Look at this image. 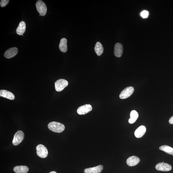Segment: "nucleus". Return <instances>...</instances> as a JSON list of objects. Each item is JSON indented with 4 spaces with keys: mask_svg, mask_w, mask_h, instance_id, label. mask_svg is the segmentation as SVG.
<instances>
[{
    "mask_svg": "<svg viewBox=\"0 0 173 173\" xmlns=\"http://www.w3.org/2000/svg\"><path fill=\"white\" fill-rule=\"evenodd\" d=\"M67 42H68V41L66 38H62L61 40L59 45V48L61 52L65 53L67 51V50H68Z\"/></svg>",
    "mask_w": 173,
    "mask_h": 173,
    "instance_id": "obj_17",
    "label": "nucleus"
},
{
    "mask_svg": "<svg viewBox=\"0 0 173 173\" xmlns=\"http://www.w3.org/2000/svg\"><path fill=\"white\" fill-rule=\"evenodd\" d=\"M18 49L16 47H12L8 49L5 52L4 57L7 59L12 58L18 54Z\"/></svg>",
    "mask_w": 173,
    "mask_h": 173,
    "instance_id": "obj_9",
    "label": "nucleus"
},
{
    "mask_svg": "<svg viewBox=\"0 0 173 173\" xmlns=\"http://www.w3.org/2000/svg\"><path fill=\"white\" fill-rule=\"evenodd\" d=\"M169 122L170 124H173V116L169 119Z\"/></svg>",
    "mask_w": 173,
    "mask_h": 173,
    "instance_id": "obj_23",
    "label": "nucleus"
},
{
    "mask_svg": "<svg viewBox=\"0 0 173 173\" xmlns=\"http://www.w3.org/2000/svg\"><path fill=\"white\" fill-rule=\"evenodd\" d=\"M94 49L96 54L98 56H100L102 55L104 50L102 45L99 42L96 43L95 47Z\"/></svg>",
    "mask_w": 173,
    "mask_h": 173,
    "instance_id": "obj_18",
    "label": "nucleus"
},
{
    "mask_svg": "<svg viewBox=\"0 0 173 173\" xmlns=\"http://www.w3.org/2000/svg\"><path fill=\"white\" fill-rule=\"evenodd\" d=\"M159 149L167 154L173 155V148L167 145H163L159 147Z\"/></svg>",
    "mask_w": 173,
    "mask_h": 173,
    "instance_id": "obj_20",
    "label": "nucleus"
},
{
    "mask_svg": "<svg viewBox=\"0 0 173 173\" xmlns=\"http://www.w3.org/2000/svg\"><path fill=\"white\" fill-rule=\"evenodd\" d=\"M140 161V159L138 157L136 156H132L127 159L126 163L128 166H134L137 165Z\"/></svg>",
    "mask_w": 173,
    "mask_h": 173,
    "instance_id": "obj_11",
    "label": "nucleus"
},
{
    "mask_svg": "<svg viewBox=\"0 0 173 173\" xmlns=\"http://www.w3.org/2000/svg\"><path fill=\"white\" fill-rule=\"evenodd\" d=\"M24 134L21 130H18L14 136L12 143L14 145L17 146L23 141L24 138Z\"/></svg>",
    "mask_w": 173,
    "mask_h": 173,
    "instance_id": "obj_5",
    "label": "nucleus"
},
{
    "mask_svg": "<svg viewBox=\"0 0 173 173\" xmlns=\"http://www.w3.org/2000/svg\"><path fill=\"white\" fill-rule=\"evenodd\" d=\"M14 171L16 173H27L29 169L26 166H18L14 168Z\"/></svg>",
    "mask_w": 173,
    "mask_h": 173,
    "instance_id": "obj_16",
    "label": "nucleus"
},
{
    "mask_svg": "<svg viewBox=\"0 0 173 173\" xmlns=\"http://www.w3.org/2000/svg\"><path fill=\"white\" fill-rule=\"evenodd\" d=\"M49 173H57V172H55V171H52V172H49Z\"/></svg>",
    "mask_w": 173,
    "mask_h": 173,
    "instance_id": "obj_24",
    "label": "nucleus"
},
{
    "mask_svg": "<svg viewBox=\"0 0 173 173\" xmlns=\"http://www.w3.org/2000/svg\"><path fill=\"white\" fill-rule=\"evenodd\" d=\"M103 169V166L100 165L92 168H86L84 170V173H100Z\"/></svg>",
    "mask_w": 173,
    "mask_h": 173,
    "instance_id": "obj_12",
    "label": "nucleus"
},
{
    "mask_svg": "<svg viewBox=\"0 0 173 173\" xmlns=\"http://www.w3.org/2000/svg\"><path fill=\"white\" fill-rule=\"evenodd\" d=\"M130 117V118L129 120V122L130 124H133L137 119L139 117V114L135 110H133L131 111Z\"/></svg>",
    "mask_w": 173,
    "mask_h": 173,
    "instance_id": "obj_19",
    "label": "nucleus"
},
{
    "mask_svg": "<svg viewBox=\"0 0 173 173\" xmlns=\"http://www.w3.org/2000/svg\"><path fill=\"white\" fill-rule=\"evenodd\" d=\"M9 0H1L0 2V5L1 7H4L9 3Z\"/></svg>",
    "mask_w": 173,
    "mask_h": 173,
    "instance_id": "obj_21",
    "label": "nucleus"
},
{
    "mask_svg": "<svg viewBox=\"0 0 173 173\" xmlns=\"http://www.w3.org/2000/svg\"><path fill=\"white\" fill-rule=\"evenodd\" d=\"M0 96L11 100L15 99L14 95L10 91L5 90L0 91Z\"/></svg>",
    "mask_w": 173,
    "mask_h": 173,
    "instance_id": "obj_13",
    "label": "nucleus"
},
{
    "mask_svg": "<svg viewBox=\"0 0 173 173\" xmlns=\"http://www.w3.org/2000/svg\"><path fill=\"white\" fill-rule=\"evenodd\" d=\"M49 129L55 132L61 133L65 130V127L64 125L59 122H52L48 125Z\"/></svg>",
    "mask_w": 173,
    "mask_h": 173,
    "instance_id": "obj_1",
    "label": "nucleus"
},
{
    "mask_svg": "<svg viewBox=\"0 0 173 173\" xmlns=\"http://www.w3.org/2000/svg\"><path fill=\"white\" fill-rule=\"evenodd\" d=\"M123 52V47L121 43H116L114 46V54L115 56L118 57H121Z\"/></svg>",
    "mask_w": 173,
    "mask_h": 173,
    "instance_id": "obj_10",
    "label": "nucleus"
},
{
    "mask_svg": "<svg viewBox=\"0 0 173 173\" xmlns=\"http://www.w3.org/2000/svg\"><path fill=\"white\" fill-rule=\"evenodd\" d=\"M37 154L41 158H45L48 155V152L47 148L42 144L39 145L36 147Z\"/></svg>",
    "mask_w": 173,
    "mask_h": 173,
    "instance_id": "obj_4",
    "label": "nucleus"
},
{
    "mask_svg": "<svg viewBox=\"0 0 173 173\" xmlns=\"http://www.w3.org/2000/svg\"><path fill=\"white\" fill-rule=\"evenodd\" d=\"M26 24L24 21H21L19 24V26L16 30L17 34L22 35L26 31Z\"/></svg>",
    "mask_w": 173,
    "mask_h": 173,
    "instance_id": "obj_15",
    "label": "nucleus"
},
{
    "mask_svg": "<svg viewBox=\"0 0 173 173\" xmlns=\"http://www.w3.org/2000/svg\"><path fill=\"white\" fill-rule=\"evenodd\" d=\"M68 85V81L64 79H60L55 83V88L56 91L60 92L63 91Z\"/></svg>",
    "mask_w": 173,
    "mask_h": 173,
    "instance_id": "obj_3",
    "label": "nucleus"
},
{
    "mask_svg": "<svg viewBox=\"0 0 173 173\" xmlns=\"http://www.w3.org/2000/svg\"><path fill=\"white\" fill-rule=\"evenodd\" d=\"M141 15L143 18H147L149 15V12L146 10L143 11L141 12Z\"/></svg>",
    "mask_w": 173,
    "mask_h": 173,
    "instance_id": "obj_22",
    "label": "nucleus"
},
{
    "mask_svg": "<svg viewBox=\"0 0 173 173\" xmlns=\"http://www.w3.org/2000/svg\"><path fill=\"white\" fill-rule=\"evenodd\" d=\"M155 169L158 171L168 172L171 170L172 167L169 164L160 163L156 165Z\"/></svg>",
    "mask_w": 173,
    "mask_h": 173,
    "instance_id": "obj_8",
    "label": "nucleus"
},
{
    "mask_svg": "<svg viewBox=\"0 0 173 173\" xmlns=\"http://www.w3.org/2000/svg\"><path fill=\"white\" fill-rule=\"evenodd\" d=\"M36 6L38 11L42 16L46 15L47 12L46 5L43 1H38L36 2Z\"/></svg>",
    "mask_w": 173,
    "mask_h": 173,
    "instance_id": "obj_2",
    "label": "nucleus"
},
{
    "mask_svg": "<svg viewBox=\"0 0 173 173\" xmlns=\"http://www.w3.org/2000/svg\"><path fill=\"white\" fill-rule=\"evenodd\" d=\"M93 109L90 104H86L80 107L77 110V113L79 115H84L90 112Z\"/></svg>",
    "mask_w": 173,
    "mask_h": 173,
    "instance_id": "obj_7",
    "label": "nucleus"
},
{
    "mask_svg": "<svg viewBox=\"0 0 173 173\" xmlns=\"http://www.w3.org/2000/svg\"><path fill=\"white\" fill-rule=\"evenodd\" d=\"M146 128L143 125L139 127L135 131L134 134L136 138H141L143 137L146 133Z\"/></svg>",
    "mask_w": 173,
    "mask_h": 173,
    "instance_id": "obj_14",
    "label": "nucleus"
},
{
    "mask_svg": "<svg viewBox=\"0 0 173 173\" xmlns=\"http://www.w3.org/2000/svg\"><path fill=\"white\" fill-rule=\"evenodd\" d=\"M134 91L132 86H129L125 88L120 95V98L121 99H126L129 97L133 93Z\"/></svg>",
    "mask_w": 173,
    "mask_h": 173,
    "instance_id": "obj_6",
    "label": "nucleus"
}]
</instances>
